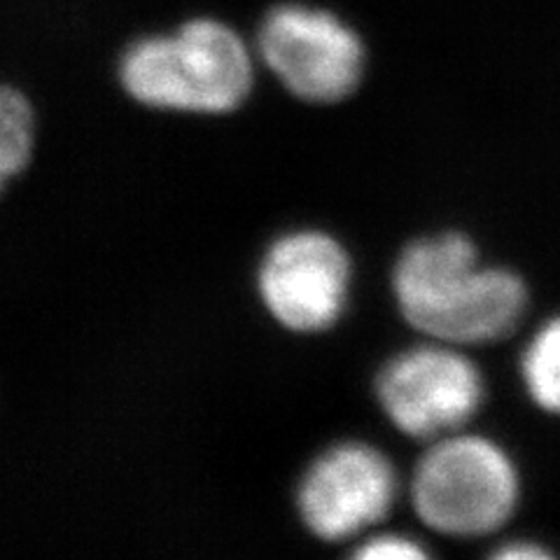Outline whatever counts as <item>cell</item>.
Segmentation results:
<instances>
[{
    "mask_svg": "<svg viewBox=\"0 0 560 560\" xmlns=\"http://www.w3.org/2000/svg\"><path fill=\"white\" fill-rule=\"evenodd\" d=\"M488 560H560L553 551L547 547L537 545V541L530 539H514L506 541V545L498 547L493 553L488 556Z\"/></svg>",
    "mask_w": 560,
    "mask_h": 560,
    "instance_id": "obj_11",
    "label": "cell"
},
{
    "mask_svg": "<svg viewBox=\"0 0 560 560\" xmlns=\"http://www.w3.org/2000/svg\"><path fill=\"white\" fill-rule=\"evenodd\" d=\"M409 500L428 530L479 539L502 530L518 510L521 475L502 444L479 432L430 442L413 467Z\"/></svg>",
    "mask_w": 560,
    "mask_h": 560,
    "instance_id": "obj_3",
    "label": "cell"
},
{
    "mask_svg": "<svg viewBox=\"0 0 560 560\" xmlns=\"http://www.w3.org/2000/svg\"><path fill=\"white\" fill-rule=\"evenodd\" d=\"M257 47L285 90L306 103H341L358 92L364 78L366 51L360 35L320 8H271L259 24Z\"/></svg>",
    "mask_w": 560,
    "mask_h": 560,
    "instance_id": "obj_5",
    "label": "cell"
},
{
    "mask_svg": "<svg viewBox=\"0 0 560 560\" xmlns=\"http://www.w3.org/2000/svg\"><path fill=\"white\" fill-rule=\"evenodd\" d=\"M0 178L8 185L26 171L35 143L33 108L14 86H5L0 96Z\"/></svg>",
    "mask_w": 560,
    "mask_h": 560,
    "instance_id": "obj_9",
    "label": "cell"
},
{
    "mask_svg": "<svg viewBox=\"0 0 560 560\" xmlns=\"http://www.w3.org/2000/svg\"><path fill=\"white\" fill-rule=\"evenodd\" d=\"M117 75L133 101L156 110L224 115L253 92V59L241 35L218 20H191L168 35L131 43Z\"/></svg>",
    "mask_w": 560,
    "mask_h": 560,
    "instance_id": "obj_2",
    "label": "cell"
},
{
    "mask_svg": "<svg viewBox=\"0 0 560 560\" xmlns=\"http://www.w3.org/2000/svg\"><path fill=\"white\" fill-rule=\"evenodd\" d=\"M390 288L413 331L460 348L506 339L530 302L525 280L506 267L483 265L477 243L460 232L407 243L393 265Z\"/></svg>",
    "mask_w": 560,
    "mask_h": 560,
    "instance_id": "obj_1",
    "label": "cell"
},
{
    "mask_svg": "<svg viewBox=\"0 0 560 560\" xmlns=\"http://www.w3.org/2000/svg\"><path fill=\"white\" fill-rule=\"evenodd\" d=\"M374 397L399 434L430 444L467 430L483 407L486 381L465 348L425 339L383 362Z\"/></svg>",
    "mask_w": 560,
    "mask_h": 560,
    "instance_id": "obj_4",
    "label": "cell"
},
{
    "mask_svg": "<svg viewBox=\"0 0 560 560\" xmlns=\"http://www.w3.org/2000/svg\"><path fill=\"white\" fill-rule=\"evenodd\" d=\"M257 296L269 318L292 335H323L348 308L353 259L323 230H292L271 241L259 259Z\"/></svg>",
    "mask_w": 560,
    "mask_h": 560,
    "instance_id": "obj_6",
    "label": "cell"
},
{
    "mask_svg": "<svg viewBox=\"0 0 560 560\" xmlns=\"http://www.w3.org/2000/svg\"><path fill=\"white\" fill-rule=\"evenodd\" d=\"M399 475L388 453L362 440L327 446L296 483V514L320 541L366 537L395 510Z\"/></svg>",
    "mask_w": 560,
    "mask_h": 560,
    "instance_id": "obj_7",
    "label": "cell"
},
{
    "mask_svg": "<svg viewBox=\"0 0 560 560\" xmlns=\"http://www.w3.org/2000/svg\"><path fill=\"white\" fill-rule=\"evenodd\" d=\"M348 560H436L425 545L405 533L366 535Z\"/></svg>",
    "mask_w": 560,
    "mask_h": 560,
    "instance_id": "obj_10",
    "label": "cell"
},
{
    "mask_svg": "<svg viewBox=\"0 0 560 560\" xmlns=\"http://www.w3.org/2000/svg\"><path fill=\"white\" fill-rule=\"evenodd\" d=\"M521 381L537 409L560 416V315H553L525 343Z\"/></svg>",
    "mask_w": 560,
    "mask_h": 560,
    "instance_id": "obj_8",
    "label": "cell"
}]
</instances>
